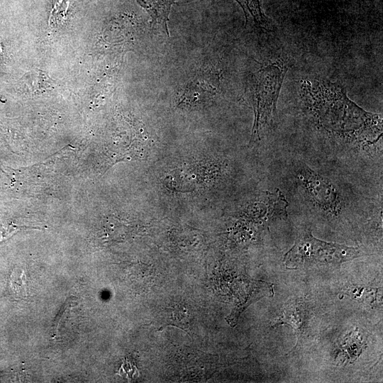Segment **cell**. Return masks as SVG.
<instances>
[{
	"label": "cell",
	"mask_w": 383,
	"mask_h": 383,
	"mask_svg": "<svg viewBox=\"0 0 383 383\" xmlns=\"http://www.w3.org/2000/svg\"><path fill=\"white\" fill-rule=\"evenodd\" d=\"M25 226H19L16 224L10 223L4 225L0 228V242H2L11 236H12L16 232L25 228Z\"/></svg>",
	"instance_id": "obj_9"
},
{
	"label": "cell",
	"mask_w": 383,
	"mask_h": 383,
	"mask_svg": "<svg viewBox=\"0 0 383 383\" xmlns=\"http://www.w3.org/2000/svg\"><path fill=\"white\" fill-rule=\"evenodd\" d=\"M296 174L307 194L318 208L331 214L340 211L342 208L340 194L328 179L306 165H301Z\"/></svg>",
	"instance_id": "obj_3"
},
{
	"label": "cell",
	"mask_w": 383,
	"mask_h": 383,
	"mask_svg": "<svg viewBox=\"0 0 383 383\" xmlns=\"http://www.w3.org/2000/svg\"><path fill=\"white\" fill-rule=\"evenodd\" d=\"M360 254L358 248L321 240L309 230L298 235L294 245L284 255V263L290 270L313 265H338Z\"/></svg>",
	"instance_id": "obj_2"
},
{
	"label": "cell",
	"mask_w": 383,
	"mask_h": 383,
	"mask_svg": "<svg viewBox=\"0 0 383 383\" xmlns=\"http://www.w3.org/2000/svg\"><path fill=\"white\" fill-rule=\"evenodd\" d=\"M0 52H1V48H0Z\"/></svg>",
	"instance_id": "obj_10"
},
{
	"label": "cell",
	"mask_w": 383,
	"mask_h": 383,
	"mask_svg": "<svg viewBox=\"0 0 383 383\" xmlns=\"http://www.w3.org/2000/svg\"><path fill=\"white\" fill-rule=\"evenodd\" d=\"M150 15L153 22L162 26L169 35L167 21L171 6L177 0H136Z\"/></svg>",
	"instance_id": "obj_5"
},
{
	"label": "cell",
	"mask_w": 383,
	"mask_h": 383,
	"mask_svg": "<svg viewBox=\"0 0 383 383\" xmlns=\"http://www.w3.org/2000/svg\"><path fill=\"white\" fill-rule=\"evenodd\" d=\"M11 283V287L15 292L26 294V276L23 271L13 273Z\"/></svg>",
	"instance_id": "obj_8"
},
{
	"label": "cell",
	"mask_w": 383,
	"mask_h": 383,
	"mask_svg": "<svg viewBox=\"0 0 383 383\" xmlns=\"http://www.w3.org/2000/svg\"><path fill=\"white\" fill-rule=\"evenodd\" d=\"M194 0H181L177 4L188 3ZM242 7L246 21L252 19L255 26L266 30H271L269 19L264 14L262 9V0H235Z\"/></svg>",
	"instance_id": "obj_6"
},
{
	"label": "cell",
	"mask_w": 383,
	"mask_h": 383,
	"mask_svg": "<svg viewBox=\"0 0 383 383\" xmlns=\"http://www.w3.org/2000/svg\"><path fill=\"white\" fill-rule=\"evenodd\" d=\"M288 201L279 189L260 193L243 209L248 218L260 222H269L287 216Z\"/></svg>",
	"instance_id": "obj_4"
},
{
	"label": "cell",
	"mask_w": 383,
	"mask_h": 383,
	"mask_svg": "<svg viewBox=\"0 0 383 383\" xmlns=\"http://www.w3.org/2000/svg\"><path fill=\"white\" fill-rule=\"evenodd\" d=\"M168 322L170 324L183 329L187 328L189 324V316L187 309L181 306H173L167 313Z\"/></svg>",
	"instance_id": "obj_7"
},
{
	"label": "cell",
	"mask_w": 383,
	"mask_h": 383,
	"mask_svg": "<svg viewBox=\"0 0 383 383\" xmlns=\"http://www.w3.org/2000/svg\"><path fill=\"white\" fill-rule=\"evenodd\" d=\"M287 70L288 65L275 62L259 68L251 75L249 90L255 113L252 140L260 139L261 133L272 126Z\"/></svg>",
	"instance_id": "obj_1"
}]
</instances>
